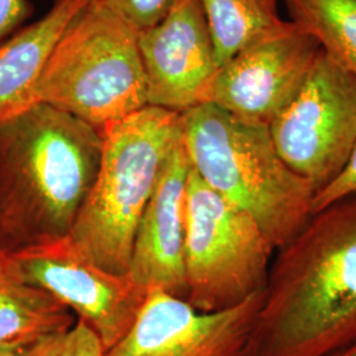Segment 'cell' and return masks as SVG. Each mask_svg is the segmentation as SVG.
<instances>
[{
  "label": "cell",
  "mask_w": 356,
  "mask_h": 356,
  "mask_svg": "<svg viewBox=\"0 0 356 356\" xmlns=\"http://www.w3.org/2000/svg\"><path fill=\"white\" fill-rule=\"evenodd\" d=\"M273 260L243 356H329L356 343V197L307 220Z\"/></svg>",
  "instance_id": "6da1fadb"
},
{
  "label": "cell",
  "mask_w": 356,
  "mask_h": 356,
  "mask_svg": "<svg viewBox=\"0 0 356 356\" xmlns=\"http://www.w3.org/2000/svg\"><path fill=\"white\" fill-rule=\"evenodd\" d=\"M103 134L48 103L0 123V251L66 238L98 175Z\"/></svg>",
  "instance_id": "7a4b0ae2"
},
{
  "label": "cell",
  "mask_w": 356,
  "mask_h": 356,
  "mask_svg": "<svg viewBox=\"0 0 356 356\" xmlns=\"http://www.w3.org/2000/svg\"><path fill=\"white\" fill-rule=\"evenodd\" d=\"M181 128L195 175L251 216L275 251L305 227L316 189L281 159L269 126L201 103L181 114Z\"/></svg>",
  "instance_id": "3957f363"
},
{
  "label": "cell",
  "mask_w": 356,
  "mask_h": 356,
  "mask_svg": "<svg viewBox=\"0 0 356 356\" xmlns=\"http://www.w3.org/2000/svg\"><path fill=\"white\" fill-rule=\"evenodd\" d=\"M102 134L101 166L67 238L97 266L126 276L143 213L182 139L181 114L147 106Z\"/></svg>",
  "instance_id": "277c9868"
},
{
  "label": "cell",
  "mask_w": 356,
  "mask_h": 356,
  "mask_svg": "<svg viewBox=\"0 0 356 356\" xmlns=\"http://www.w3.org/2000/svg\"><path fill=\"white\" fill-rule=\"evenodd\" d=\"M36 102L61 108L101 132L149 106L139 32L102 0H91L53 48Z\"/></svg>",
  "instance_id": "5b68a950"
},
{
  "label": "cell",
  "mask_w": 356,
  "mask_h": 356,
  "mask_svg": "<svg viewBox=\"0 0 356 356\" xmlns=\"http://www.w3.org/2000/svg\"><path fill=\"white\" fill-rule=\"evenodd\" d=\"M275 248L251 216L191 169L186 191L185 301L201 313L241 305L267 286Z\"/></svg>",
  "instance_id": "8992f818"
},
{
  "label": "cell",
  "mask_w": 356,
  "mask_h": 356,
  "mask_svg": "<svg viewBox=\"0 0 356 356\" xmlns=\"http://www.w3.org/2000/svg\"><path fill=\"white\" fill-rule=\"evenodd\" d=\"M269 132L286 165L318 193L343 169L355 145V76L321 51Z\"/></svg>",
  "instance_id": "52a82bcc"
},
{
  "label": "cell",
  "mask_w": 356,
  "mask_h": 356,
  "mask_svg": "<svg viewBox=\"0 0 356 356\" xmlns=\"http://www.w3.org/2000/svg\"><path fill=\"white\" fill-rule=\"evenodd\" d=\"M8 254L24 280L86 323L107 351L132 327L148 294L128 275L97 266L67 236Z\"/></svg>",
  "instance_id": "ba28073f"
},
{
  "label": "cell",
  "mask_w": 356,
  "mask_h": 356,
  "mask_svg": "<svg viewBox=\"0 0 356 356\" xmlns=\"http://www.w3.org/2000/svg\"><path fill=\"white\" fill-rule=\"evenodd\" d=\"M321 51L316 38L284 22L218 67L202 103L269 126L302 88Z\"/></svg>",
  "instance_id": "9c48e42d"
},
{
  "label": "cell",
  "mask_w": 356,
  "mask_h": 356,
  "mask_svg": "<svg viewBox=\"0 0 356 356\" xmlns=\"http://www.w3.org/2000/svg\"><path fill=\"white\" fill-rule=\"evenodd\" d=\"M264 291L225 312L201 313L151 291L132 327L108 356H243Z\"/></svg>",
  "instance_id": "30bf717a"
},
{
  "label": "cell",
  "mask_w": 356,
  "mask_h": 356,
  "mask_svg": "<svg viewBox=\"0 0 356 356\" xmlns=\"http://www.w3.org/2000/svg\"><path fill=\"white\" fill-rule=\"evenodd\" d=\"M148 104L184 114L204 102L218 70L198 0H184L159 24L139 32Z\"/></svg>",
  "instance_id": "8fae6325"
},
{
  "label": "cell",
  "mask_w": 356,
  "mask_h": 356,
  "mask_svg": "<svg viewBox=\"0 0 356 356\" xmlns=\"http://www.w3.org/2000/svg\"><path fill=\"white\" fill-rule=\"evenodd\" d=\"M191 161L182 139L170 153L136 229L128 276L147 292L185 300L186 191Z\"/></svg>",
  "instance_id": "7c38bea8"
},
{
  "label": "cell",
  "mask_w": 356,
  "mask_h": 356,
  "mask_svg": "<svg viewBox=\"0 0 356 356\" xmlns=\"http://www.w3.org/2000/svg\"><path fill=\"white\" fill-rule=\"evenodd\" d=\"M91 0H56L49 13L0 45V123L36 102L47 61L65 29Z\"/></svg>",
  "instance_id": "4fadbf2b"
},
{
  "label": "cell",
  "mask_w": 356,
  "mask_h": 356,
  "mask_svg": "<svg viewBox=\"0 0 356 356\" xmlns=\"http://www.w3.org/2000/svg\"><path fill=\"white\" fill-rule=\"evenodd\" d=\"M49 293L24 280L0 251V346L23 347L70 329L76 319Z\"/></svg>",
  "instance_id": "5bb4252c"
},
{
  "label": "cell",
  "mask_w": 356,
  "mask_h": 356,
  "mask_svg": "<svg viewBox=\"0 0 356 356\" xmlns=\"http://www.w3.org/2000/svg\"><path fill=\"white\" fill-rule=\"evenodd\" d=\"M213 40L218 67L256 38L284 23L270 0H198Z\"/></svg>",
  "instance_id": "9a60e30c"
},
{
  "label": "cell",
  "mask_w": 356,
  "mask_h": 356,
  "mask_svg": "<svg viewBox=\"0 0 356 356\" xmlns=\"http://www.w3.org/2000/svg\"><path fill=\"white\" fill-rule=\"evenodd\" d=\"M292 23L356 78V0H285Z\"/></svg>",
  "instance_id": "2e32d148"
},
{
  "label": "cell",
  "mask_w": 356,
  "mask_h": 356,
  "mask_svg": "<svg viewBox=\"0 0 356 356\" xmlns=\"http://www.w3.org/2000/svg\"><path fill=\"white\" fill-rule=\"evenodd\" d=\"M15 356H108L101 339L86 323L76 319L67 330L19 347Z\"/></svg>",
  "instance_id": "e0dca14e"
},
{
  "label": "cell",
  "mask_w": 356,
  "mask_h": 356,
  "mask_svg": "<svg viewBox=\"0 0 356 356\" xmlns=\"http://www.w3.org/2000/svg\"><path fill=\"white\" fill-rule=\"evenodd\" d=\"M138 32L163 22L184 0H102Z\"/></svg>",
  "instance_id": "ac0fdd59"
},
{
  "label": "cell",
  "mask_w": 356,
  "mask_h": 356,
  "mask_svg": "<svg viewBox=\"0 0 356 356\" xmlns=\"http://www.w3.org/2000/svg\"><path fill=\"white\" fill-rule=\"evenodd\" d=\"M356 197V143L348 160L338 176L323 189L316 193L313 200V214L339 201Z\"/></svg>",
  "instance_id": "d6986e66"
},
{
  "label": "cell",
  "mask_w": 356,
  "mask_h": 356,
  "mask_svg": "<svg viewBox=\"0 0 356 356\" xmlns=\"http://www.w3.org/2000/svg\"><path fill=\"white\" fill-rule=\"evenodd\" d=\"M31 11L28 0H0V40L13 33Z\"/></svg>",
  "instance_id": "ffe728a7"
},
{
  "label": "cell",
  "mask_w": 356,
  "mask_h": 356,
  "mask_svg": "<svg viewBox=\"0 0 356 356\" xmlns=\"http://www.w3.org/2000/svg\"><path fill=\"white\" fill-rule=\"evenodd\" d=\"M329 356H356V343L353 344V346H348V347H346L343 350L337 351V353H334V354H331Z\"/></svg>",
  "instance_id": "44dd1931"
},
{
  "label": "cell",
  "mask_w": 356,
  "mask_h": 356,
  "mask_svg": "<svg viewBox=\"0 0 356 356\" xmlns=\"http://www.w3.org/2000/svg\"><path fill=\"white\" fill-rule=\"evenodd\" d=\"M17 348L16 346H0V356H15Z\"/></svg>",
  "instance_id": "7402d4cb"
},
{
  "label": "cell",
  "mask_w": 356,
  "mask_h": 356,
  "mask_svg": "<svg viewBox=\"0 0 356 356\" xmlns=\"http://www.w3.org/2000/svg\"><path fill=\"white\" fill-rule=\"evenodd\" d=\"M270 1H273V3H276V4H277V0H270Z\"/></svg>",
  "instance_id": "603a6c76"
}]
</instances>
